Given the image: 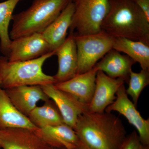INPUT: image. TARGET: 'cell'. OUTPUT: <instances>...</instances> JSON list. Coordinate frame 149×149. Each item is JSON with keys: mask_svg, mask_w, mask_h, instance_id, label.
Wrapping results in <instances>:
<instances>
[{"mask_svg": "<svg viewBox=\"0 0 149 149\" xmlns=\"http://www.w3.org/2000/svg\"><path fill=\"white\" fill-rule=\"evenodd\" d=\"M74 130L80 141L92 149H119L127 136L120 118L106 112H85L79 116Z\"/></svg>", "mask_w": 149, "mask_h": 149, "instance_id": "1", "label": "cell"}, {"mask_svg": "<svg viewBox=\"0 0 149 149\" xmlns=\"http://www.w3.org/2000/svg\"><path fill=\"white\" fill-rule=\"evenodd\" d=\"M101 30L112 37L141 41L149 46V20L133 0H109Z\"/></svg>", "mask_w": 149, "mask_h": 149, "instance_id": "2", "label": "cell"}, {"mask_svg": "<svg viewBox=\"0 0 149 149\" xmlns=\"http://www.w3.org/2000/svg\"><path fill=\"white\" fill-rule=\"evenodd\" d=\"M71 0H34L27 9L13 16L11 40L42 33L60 14Z\"/></svg>", "mask_w": 149, "mask_h": 149, "instance_id": "3", "label": "cell"}, {"mask_svg": "<svg viewBox=\"0 0 149 149\" xmlns=\"http://www.w3.org/2000/svg\"><path fill=\"white\" fill-rule=\"evenodd\" d=\"M56 51L49 52L35 59L10 62L6 56H0L1 88L9 89L23 85L55 84L53 76L45 74L43 66L46 61L55 55Z\"/></svg>", "mask_w": 149, "mask_h": 149, "instance_id": "4", "label": "cell"}, {"mask_svg": "<svg viewBox=\"0 0 149 149\" xmlns=\"http://www.w3.org/2000/svg\"><path fill=\"white\" fill-rule=\"evenodd\" d=\"M74 6L70 32L85 35L101 32L109 9V0H71Z\"/></svg>", "mask_w": 149, "mask_h": 149, "instance_id": "5", "label": "cell"}, {"mask_svg": "<svg viewBox=\"0 0 149 149\" xmlns=\"http://www.w3.org/2000/svg\"><path fill=\"white\" fill-rule=\"evenodd\" d=\"M77 54V74L93 69L99 60L113 49L115 37L101 31L91 35H74Z\"/></svg>", "mask_w": 149, "mask_h": 149, "instance_id": "6", "label": "cell"}, {"mask_svg": "<svg viewBox=\"0 0 149 149\" xmlns=\"http://www.w3.org/2000/svg\"><path fill=\"white\" fill-rule=\"evenodd\" d=\"M115 100L107 108L105 112L117 111L122 115L130 125L135 127L142 143L149 146V119H144L133 102L128 98L124 84L116 93Z\"/></svg>", "mask_w": 149, "mask_h": 149, "instance_id": "7", "label": "cell"}, {"mask_svg": "<svg viewBox=\"0 0 149 149\" xmlns=\"http://www.w3.org/2000/svg\"><path fill=\"white\" fill-rule=\"evenodd\" d=\"M51 52L42 33H35L12 40L8 59L10 62L35 59Z\"/></svg>", "mask_w": 149, "mask_h": 149, "instance_id": "8", "label": "cell"}, {"mask_svg": "<svg viewBox=\"0 0 149 149\" xmlns=\"http://www.w3.org/2000/svg\"><path fill=\"white\" fill-rule=\"evenodd\" d=\"M40 86L57 107L64 123L74 129L77 118L80 115L88 111V105L80 102L69 93L59 90L54 84Z\"/></svg>", "mask_w": 149, "mask_h": 149, "instance_id": "9", "label": "cell"}, {"mask_svg": "<svg viewBox=\"0 0 149 149\" xmlns=\"http://www.w3.org/2000/svg\"><path fill=\"white\" fill-rule=\"evenodd\" d=\"M124 83L121 79L111 78L101 70H98L95 92L88 105V111L97 113L104 112L107 108L115 100L116 93Z\"/></svg>", "mask_w": 149, "mask_h": 149, "instance_id": "10", "label": "cell"}, {"mask_svg": "<svg viewBox=\"0 0 149 149\" xmlns=\"http://www.w3.org/2000/svg\"><path fill=\"white\" fill-rule=\"evenodd\" d=\"M97 71L94 67L88 72L76 74L69 80L54 85L59 90L69 93L80 102L89 105L95 92Z\"/></svg>", "mask_w": 149, "mask_h": 149, "instance_id": "11", "label": "cell"}, {"mask_svg": "<svg viewBox=\"0 0 149 149\" xmlns=\"http://www.w3.org/2000/svg\"><path fill=\"white\" fill-rule=\"evenodd\" d=\"M58 60L57 72L53 77L55 83L71 79L77 74V54L74 33L70 32L64 42L56 50Z\"/></svg>", "mask_w": 149, "mask_h": 149, "instance_id": "12", "label": "cell"}, {"mask_svg": "<svg viewBox=\"0 0 149 149\" xmlns=\"http://www.w3.org/2000/svg\"><path fill=\"white\" fill-rule=\"evenodd\" d=\"M5 90L17 109L27 117L40 101L50 99L39 85H23Z\"/></svg>", "mask_w": 149, "mask_h": 149, "instance_id": "13", "label": "cell"}, {"mask_svg": "<svg viewBox=\"0 0 149 149\" xmlns=\"http://www.w3.org/2000/svg\"><path fill=\"white\" fill-rule=\"evenodd\" d=\"M136 63L128 56L112 49L94 67L111 78H119L128 83L132 66Z\"/></svg>", "mask_w": 149, "mask_h": 149, "instance_id": "14", "label": "cell"}, {"mask_svg": "<svg viewBox=\"0 0 149 149\" xmlns=\"http://www.w3.org/2000/svg\"><path fill=\"white\" fill-rule=\"evenodd\" d=\"M74 11V5L71 0L58 16L42 32L51 52L56 51L66 40Z\"/></svg>", "mask_w": 149, "mask_h": 149, "instance_id": "15", "label": "cell"}, {"mask_svg": "<svg viewBox=\"0 0 149 149\" xmlns=\"http://www.w3.org/2000/svg\"><path fill=\"white\" fill-rule=\"evenodd\" d=\"M37 130L26 128L0 130V146L3 149H39Z\"/></svg>", "mask_w": 149, "mask_h": 149, "instance_id": "16", "label": "cell"}, {"mask_svg": "<svg viewBox=\"0 0 149 149\" xmlns=\"http://www.w3.org/2000/svg\"><path fill=\"white\" fill-rule=\"evenodd\" d=\"M14 128H26L33 130L39 129L28 117L17 109L5 90L0 86V130Z\"/></svg>", "mask_w": 149, "mask_h": 149, "instance_id": "17", "label": "cell"}, {"mask_svg": "<svg viewBox=\"0 0 149 149\" xmlns=\"http://www.w3.org/2000/svg\"><path fill=\"white\" fill-rule=\"evenodd\" d=\"M37 132L43 139L65 149H76L80 142L74 129L65 123L39 128Z\"/></svg>", "mask_w": 149, "mask_h": 149, "instance_id": "18", "label": "cell"}, {"mask_svg": "<svg viewBox=\"0 0 149 149\" xmlns=\"http://www.w3.org/2000/svg\"><path fill=\"white\" fill-rule=\"evenodd\" d=\"M113 49L123 52L136 62H138L142 70H149V46L141 41L123 38L115 39Z\"/></svg>", "mask_w": 149, "mask_h": 149, "instance_id": "19", "label": "cell"}, {"mask_svg": "<svg viewBox=\"0 0 149 149\" xmlns=\"http://www.w3.org/2000/svg\"><path fill=\"white\" fill-rule=\"evenodd\" d=\"M41 106H37L28 117L31 122L39 128L64 123L60 112L55 103L50 99L45 102Z\"/></svg>", "mask_w": 149, "mask_h": 149, "instance_id": "20", "label": "cell"}, {"mask_svg": "<svg viewBox=\"0 0 149 149\" xmlns=\"http://www.w3.org/2000/svg\"><path fill=\"white\" fill-rule=\"evenodd\" d=\"M22 0H6L0 3V51L8 57L12 40L10 37L9 27L15 9Z\"/></svg>", "mask_w": 149, "mask_h": 149, "instance_id": "21", "label": "cell"}, {"mask_svg": "<svg viewBox=\"0 0 149 149\" xmlns=\"http://www.w3.org/2000/svg\"><path fill=\"white\" fill-rule=\"evenodd\" d=\"M126 94L132 98L133 102L137 107L141 93L149 84V70H141L139 72L131 71L128 82Z\"/></svg>", "mask_w": 149, "mask_h": 149, "instance_id": "22", "label": "cell"}, {"mask_svg": "<svg viewBox=\"0 0 149 149\" xmlns=\"http://www.w3.org/2000/svg\"><path fill=\"white\" fill-rule=\"evenodd\" d=\"M119 149H149V146L142 143L137 131L134 130L126 136Z\"/></svg>", "mask_w": 149, "mask_h": 149, "instance_id": "23", "label": "cell"}, {"mask_svg": "<svg viewBox=\"0 0 149 149\" xmlns=\"http://www.w3.org/2000/svg\"><path fill=\"white\" fill-rule=\"evenodd\" d=\"M149 20V0H133Z\"/></svg>", "mask_w": 149, "mask_h": 149, "instance_id": "24", "label": "cell"}, {"mask_svg": "<svg viewBox=\"0 0 149 149\" xmlns=\"http://www.w3.org/2000/svg\"><path fill=\"white\" fill-rule=\"evenodd\" d=\"M76 149H92L91 148H89L88 146L85 145V144L82 143L81 141H80V143L79 145L77 146V148Z\"/></svg>", "mask_w": 149, "mask_h": 149, "instance_id": "25", "label": "cell"}, {"mask_svg": "<svg viewBox=\"0 0 149 149\" xmlns=\"http://www.w3.org/2000/svg\"><path fill=\"white\" fill-rule=\"evenodd\" d=\"M1 149V146H0V149Z\"/></svg>", "mask_w": 149, "mask_h": 149, "instance_id": "26", "label": "cell"}, {"mask_svg": "<svg viewBox=\"0 0 149 149\" xmlns=\"http://www.w3.org/2000/svg\"><path fill=\"white\" fill-rule=\"evenodd\" d=\"M0 85H1V81H0Z\"/></svg>", "mask_w": 149, "mask_h": 149, "instance_id": "27", "label": "cell"}]
</instances>
